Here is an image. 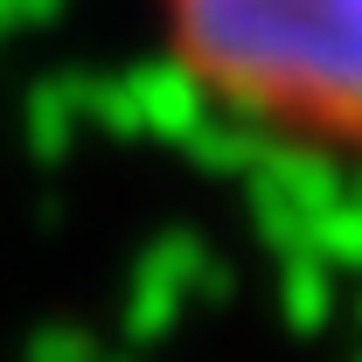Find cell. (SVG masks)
<instances>
[{"instance_id":"6da1fadb","label":"cell","mask_w":362,"mask_h":362,"mask_svg":"<svg viewBox=\"0 0 362 362\" xmlns=\"http://www.w3.org/2000/svg\"><path fill=\"white\" fill-rule=\"evenodd\" d=\"M168 49L237 119L362 146V0H168Z\"/></svg>"}]
</instances>
